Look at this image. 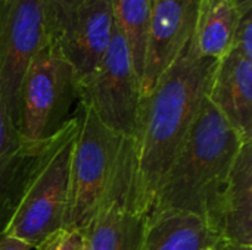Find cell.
I'll use <instances>...</instances> for the list:
<instances>
[{"label":"cell","mask_w":252,"mask_h":250,"mask_svg":"<svg viewBox=\"0 0 252 250\" xmlns=\"http://www.w3.org/2000/svg\"><path fill=\"white\" fill-rule=\"evenodd\" d=\"M35 250H83V230L61 228L41 242Z\"/></svg>","instance_id":"obj_19"},{"label":"cell","mask_w":252,"mask_h":250,"mask_svg":"<svg viewBox=\"0 0 252 250\" xmlns=\"http://www.w3.org/2000/svg\"><path fill=\"white\" fill-rule=\"evenodd\" d=\"M117 28L121 31L134 71L142 81L146 40L151 24L152 0H109Z\"/></svg>","instance_id":"obj_16"},{"label":"cell","mask_w":252,"mask_h":250,"mask_svg":"<svg viewBox=\"0 0 252 250\" xmlns=\"http://www.w3.org/2000/svg\"><path fill=\"white\" fill-rule=\"evenodd\" d=\"M140 96V80L127 43L114 22L109 47L99 66L77 83V97L112 131L133 139Z\"/></svg>","instance_id":"obj_7"},{"label":"cell","mask_w":252,"mask_h":250,"mask_svg":"<svg viewBox=\"0 0 252 250\" xmlns=\"http://www.w3.org/2000/svg\"><path fill=\"white\" fill-rule=\"evenodd\" d=\"M32 248L28 246L25 242L19 240V239H15V237H10V236H6V234H1L0 236V250H31Z\"/></svg>","instance_id":"obj_20"},{"label":"cell","mask_w":252,"mask_h":250,"mask_svg":"<svg viewBox=\"0 0 252 250\" xmlns=\"http://www.w3.org/2000/svg\"><path fill=\"white\" fill-rule=\"evenodd\" d=\"M207 97L247 140H252V59L236 50L216 68Z\"/></svg>","instance_id":"obj_12"},{"label":"cell","mask_w":252,"mask_h":250,"mask_svg":"<svg viewBox=\"0 0 252 250\" xmlns=\"http://www.w3.org/2000/svg\"><path fill=\"white\" fill-rule=\"evenodd\" d=\"M232 50L252 59V0H245L241 19L238 22Z\"/></svg>","instance_id":"obj_18"},{"label":"cell","mask_w":252,"mask_h":250,"mask_svg":"<svg viewBox=\"0 0 252 250\" xmlns=\"http://www.w3.org/2000/svg\"><path fill=\"white\" fill-rule=\"evenodd\" d=\"M123 140L90 106L80 103L63 228L83 230L89 224L109 184Z\"/></svg>","instance_id":"obj_4"},{"label":"cell","mask_w":252,"mask_h":250,"mask_svg":"<svg viewBox=\"0 0 252 250\" xmlns=\"http://www.w3.org/2000/svg\"><path fill=\"white\" fill-rule=\"evenodd\" d=\"M78 115L72 116L71 127L40 169L19 206L16 208L4 234L25 242L35 249L49 236L63 228L69 194V171Z\"/></svg>","instance_id":"obj_6"},{"label":"cell","mask_w":252,"mask_h":250,"mask_svg":"<svg viewBox=\"0 0 252 250\" xmlns=\"http://www.w3.org/2000/svg\"><path fill=\"white\" fill-rule=\"evenodd\" d=\"M71 122L72 118L50 140L30 141L21 137L0 99V236L31 183L66 136Z\"/></svg>","instance_id":"obj_9"},{"label":"cell","mask_w":252,"mask_h":250,"mask_svg":"<svg viewBox=\"0 0 252 250\" xmlns=\"http://www.w3.org/2000/svg\"><path fill=\"white\" fill-rule=\"evenodd\" d=\"M223 242L252 246V140L245 141L229 175L221 202Z\"/></svg>","instance_id":"obj_13"},{"label":"cell","mask_w":252,"mask_h":250,"mask_svg":"<svg viewBox=\"0 0 252 250\" xmlns=\"http://www.w3.org/2000/svg\"><path fill=\"white\" fill-rule=\"evenodd\" d=\"M146 221L137 202L134 141L124 137L105 194L83 228V250H142Z\"/></svg>","instance_id":"obj_5"},{"label":"cell","mask_w":252,"mask_h":250,"mask_svg":"<svg viewBox=\"0 0 252 250\" xmlns=\"http://www.w3.org/2000/svg\"><path fill=\"white\" fill-rule=\"evenodd\" d=\"M217 63V59L199 53L192 37L154 88L140 97L133 141L137 202L148 215L155 193L208 94Z\"/></svg>","instance_id":"obj_1"},{"label":"cell","mask_w":252,"mask_h":250,"mask_svg":"<svg viewBox=\"0 0 252 250\" xmlns=\"http://www.w3.org/2000/svg\"><path fill=\"white\" fill-rule=\"evenodd\" d=\"M83 0H44V29L47 43L52 41Z\"/></svg>","instance_id":"obj_17"},{"label":"cell","mask_w":252,"mask_h":250,"mask_svg":"<svg viewBox=\"0 0 252 250\" xmlns=\"http://www.w3.org/2000/svg\"><path fill=\"white\" fill-rule=\"evenodd\" d=\"M219 250H252V246H244V245H235V243H227L221 242L217 246Z\"/></svg>","instance_id":"obj_21"},{"label":"cell","mask_w":252,"mask_h":250,"mask_svg":"<svg viewBox=\"0 0 252 250\" xmlns=\"http://www.w3.org/2000/svg\"><path fill=\"white\" fill-rule=\"evenodd\" d=\"M245 0H201L195 43L202 56L220 60L232 50Z\"/></svg>","instance_id":"obj_15"},{"label":"cell","mask_w":252,"mask_h":250,"mask_svg":"<svg viewBox=\"0 0 252 250\" xmlns=\"http://www.w3.org/2000/svg\"><path fill=\"white\" fill-rule=\"evenodd\" d=\"M221 242V236L202 218L183 211H164L148 215L142 250H207Z\"/></svg>","instance_id":"obj_14"},{"label":"cell","mask_w":252,"mask_h":250,"mask_svg":"<svg viewBox=\"0 0 252 250\" xmlns=\"http://www.w3.org/2000/svg\"><path fill=\"white\" fill-rule=\"evenodd\" d=\"M201 0H152L140 94H148L195 34ZM140 96V97H142Z\"/></svg>","instance_id":"obj_10"},{"label":"cell","mask_w":252,"mask_h":250,"mask_svg":"<svg viewBox=\"0 0 252 250\" xmlns=\"http://www.w3.org/2000/svg\"><path fill=\"white\" fill-rule=\"evenodd\" d=\"M77 97V77L59 49L46 43L32 57L21 81L15 125L22 139L46 141L56 137L69 121Z\"/></svg>","instance_id":"obj_3"},{"label":"cell","mask_w":252,"mask_h":250,"mask_svg":"<svg viewBox=\"0 0 252 250\" xmlns=\"http://www.w3.org/2000/svg\"><path fill=\"white\" fill-rule=\"evenodd\" d=\"M217 246H219V245H217ZM217 246H216V248H210V249H207V250H219L217 249Z\"/></svg>","instance_id":"obj_22"},{"label":"cell","mask_w":252,"mask_h":250,"mask_svg":"<svg viewBox=\"0 0 252 250\" xmlns=\"http://www.w3.org/2000/svg\"><path fill=\"white\" fill-rule=\"evenodd\" d=\"M114 16L109 0H83L59 34L55 44L74 69L77 83L89 77L103 59L112 37Z\"/></svg>","instance_id":"obj_11"},{"label":"cell","mask_w":252,"mask_h":250,"mask_svg":"<svg viewBox=\"0 0 252 250\" xmlns=\"http://www.w3.org/2000/svg\"><path fill=\"white\" fill-rule=\"evenodd\" d=\"M46 43L44 0H0V99L13 122L24 74Z\"/></svg>","instance_id":"obj_8"},{"label":"cell","mask_w":252,"mask_h":250,"mask_svg":"<svg viewBox=\"0 0 252 250\" xmlns=\"http://www.w3.org/2000/svg\"><path fill=\"white\" fill-rule=\"evenodd\" d=\"M245 141L250 140L205 97L180 152L155 193L149 214L189 212L220 234L223 194Z\"/></svg>","instance_id":"obj_2"}]
</instances>
